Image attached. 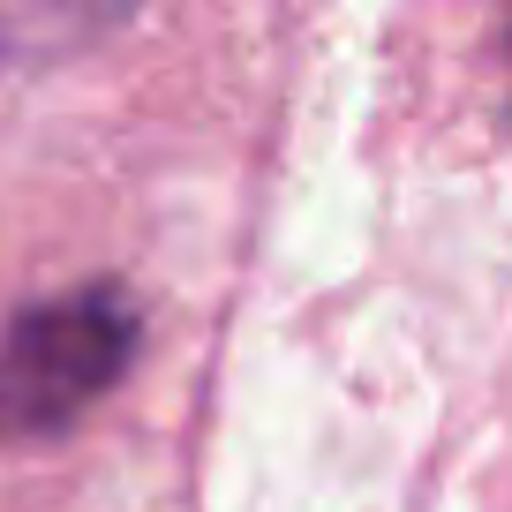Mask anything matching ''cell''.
I'll use <instances>...</instances> for the list:
<instances>
[{"mask_svg":"<svg viewBox=\"0 0 512 512\" xmlns=\"http://www.w3.org/2000/svg\"><path fill=\"white\" fill-rule=\"evenodd\" d=\"M136 354V309L121 287H76L0 324V445L76 422Z\"/></svg>","mask_w":512,"mask_h":512,"instance_id":"6da1fadb","label":"cell"}]
</instances>
